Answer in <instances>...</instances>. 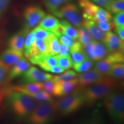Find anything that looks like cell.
<instances>
[{
    "label": "cell",
    "mask_w": 124,
    "mask_h": 124,
    "mask_svg": "<svg viewBox=\"0 0 124 124\" xmlns=\"http://www.w3.org/2000/svg\"><path fill=\"white\" fill-rule=\"evenodd\" d=\"M3 97L7 98L12 111L20 118L28 117L37 104L36 100L27 94L15 91H9L5 89L0 90V100Z\"/></svg>",
    "instance_id": "cell-1"
},
{
    "label": "cell",
    "mask_w": 124,
    "mask_h": 124,
    "mask_svg": "<svg viewBox=\"0 0 124 124\" xmlns=\"http://www.w3.org/2000/svg\"><path fill=\"white\" fill-rule=\"evenodd\" d=\"M110 77L103 78L97 83L90 85L82 93L85 103L91 104L103 99L110 93L114 92L117 82Z\"/></svg>",
    "instance_id": "cell-2"
},
{
    "label": "cell",
    "mask_w": 124,
    "mask_h": 124,
    "mask_svg": "<svg viewBox=\"0 0 124 124\" xmlns=\"http://www.w3.org/2000/svg\"><path fill=\"white\" fill-rule=\"evenodd\" d=\"M56 112L53 101H40L37 103L35 108L27 118L32 124H45L51 121Z\"/></svg>",
    "instance_id": "cell-3"
},
{
    "label": "cell",
    "mask_w": 124,
    "mask_h": 124,
    "mask_svg": "<svg viewBox=\"0 0 124 124\" xmlns=\"http://www.w3.org/2000/svg\"><path fill=\"white\" fill-rule=\"evenodd\" d=\"M103 105L113 121L122 122L124 119V98L122 94L111 93L104 98Z\"/></svg>",
    "instance_id": "cell-4"
},
{
    "label": "cell",
    "mask_w": 124,
    "mask_h": 124,
    "mask_svg": "<svg viewBox=\"0 0 124 124\" xmlns=\"http://www.w3.org/2000/svg\"><path fill=\"white\" fill-rule=\"evenodd\" d=\"M54 102L56 111L63 115H68L75 112L85 103L82 94L77 91L63 96Z\"/></svg>",
    "instance_id": "cell-5"
},
{
    "label": "cell",
    "mask_w": 124,
    "mask_h": 124,
    "mask_svg": "<svg viewBox=\"0 0 124 124\" xmlns=\"http://www.w3.org/2000/svg\"><path fill=\"white\" fill-rule=\"evenodd\" d=\"M60 18H65L75 27L82 26L83 18L80 14V9L77 5L74 3L68 2L60 7L54 14Z\"/></svg>",
    "instance_id": "cell-6"
},
{
    "label": "cell",
    "mask_w": 124,
    "mask_h": 124,
    "mask_svg": "<svg viewBox=\"0 0 124 124\" xmlns=\"http://www.w3.org/2000/svg\"><path fill=\"white\" fill-rule=\"evenodd\" d=\"M124 54L122 51H117L108 54L105 58L98 60L95 64V70L104 77H108L111 67L116 63H124Z\"/></svg>",
    "instance_id": "cell-7"
},
{
    "label": "cell",
    "mask_w": 124,
    "mask_h": 124,
    "mask_svg": "<svg viewBox=\"0 0 124 124\" xmlns=\"http://www.w3.org/2000/svg\"><path fill=\"white\" fill-rule=\"evenodd\" d=\"M25 56L31 63L38 65L44 57L48 56L46 39H35L30 50Z\"/></svg>",
    "instance_id": "cell-8"
},
{
    "label": "cell",
    "mask_w": 124,
    "mask_h": 124,
    "mask_svg": "<svg viewBox=\"0 0 124 124\" xmlns=\"http://www.w3.org/2000/svg\"><path fill=\"white\" fill-rule=\"evenodd\" d=\"M46 15V12L39 6H28L23 12V16L25 20L24 28L29 31L31 28L39 24Z\"/></svg>",
    "instance_id": "cell-9"
},
{
    "label": "cell",
    "mask_w": 124,
    "mask_h": 124,
    "mask_svg": "<svg viewBox=\"0 0 124 124\" xmlns=\"http://www.w3.org/2000/svg\"><path fill=\"white\" fill-rule=\"evenodd\" d=\"M83 48L88 58L93 61H98L110 54L103 43L94 40L89 44L83 46Z\"/></svg>",
    "instance_id": "cell-10"
},
{
    "label": "cell",
    "mask_w": 124,
    "mask_h": 124,
    "mask_svg": "<svg viewBox=\"0 0 124 124\" xmlns=\"http://www.w3.org/2000/svg\"><path fill=\"white\" fill-rule=\"evenodd\" d=\"M22 75V80L25 83L43 82L51 79L54 76L52 74L44 73L34 66L29 67Z\"/></svg>",
    "instance_id": "cell-11"
},
{
    "label": "cell",
    "mask_w": 124,
    "mask_h": 124,
    "mask_svg": "<svg viewBox=\"0 0 124 124\" xmlns=\"http://www.w3.org/2000/svg\"><path fill=\"white\" fill-rule=\"evenodd\" d=\"M78 85V78L69 80H59L55 82L52 94L56 97H63L70 93Z\"/></svg>",
    "instance_id": "cell-12"
},
{
    "label": "cell",
    "mask_w": 124,
    "mask_h": 124,
    "mask_svg": "<svg viewBox=\"0 0 124 124\" xmlns=\"http://www.w3.org/2000/svg\"><path fill=\"white\" fill-rule=\"evenodd\" d=\"M31 66L29 60L23 57L11 67L8 74L4 85H7L9 82L22 75Z\"/></svg>",
    "instance_id": "cell-13"
},
{
    "label": "cell",
    "mask_w": 124,
    "mask_h": 124,
    "mask_svg": "<svg viewBox=\"0 0 124 124\" xmlns=\"http://www.w3.org/2000/svg\"><path fill=\"white\" fill-rule=\"evenodd\" d=\"M102 43L105 44L110 54L124 50V40L110 31L105 33V38Z\"/></svg>",
    "instance_id": "cell-14"
},
{
    "label": "cell",
    "mask_w": 124,
    "mask_h": 124,
    "mask_svg": "<svg viewBox=\"0 0 124 124\" xmlns=\"http://www.w3.org/2000/svg\"><path fill=\"white\" fill-rule=\"evenodd\" d=\"M39 26L53 33L58 38L62 35L60 29V21L53 15H46L39 23Z\"/></svg>",
    "instance_id": "cell-15"
},
{
    "label": "cell",
    "mask_w": 124,
    "mask_h": 124,
    "mask_svg": "<svg viewBox=\"0 0 124 124\" xmlns=\"http://www.w3.org/2000/svg\"><path fill=\"white\" fill-rule=\"evenodd\" d=\"M78 85L80 87H85L99 82L104 78V76L95 69L89 70L78 75Z\"/></svg>",
    "instance_id": "cell-16"
},
{
    "label": "cell",
    "mask_w": 124,
    "mask_h": 124,
    "mask_svg": "<svg viewBox=\"0 0 124 124\" xmlns=\"http://www.w3.org/2000/svg\"><path fill=\"white\" fill-rule=\"evenodd\" d=\"M29 32L25 28L10 37L8 41L9 48L24 53L25 39L27 34Z\"/></svg>",
    "instance_id": "cell-17"
},
{
    "label": "cell",
    "mask_w": 124,
    "mask_h": 124,
    "mask_svg": "<svg viewBox=\"0 0 124 124\" xmlns=\"http://www.w3.org/2000/svg\"><path fill=\"white\" fill-rule=\"evenodd\" d=\"M89 32L93 40L102 42L105 36V32L101 30L95 21L83 18L82 25Z\"/></svg>",
    "instance_id": "cell-18"
},
{
    "label": "cell",
    "mask_w": 124,
    "mask_h": 124,
    "mask_svg": "<svg viewBox=\"0 0 124 124\" xmlns=\"http://www.w3.org/2000/svg\"><path fill=\"white\" fill-rule=\"evenodd\" d=\"M78 4L83 12V18L93 21L100 9V6L94 4L90 0H78Z\"/></svg>",
    "instance_id": "cell-19"
},
{
    "label": "cell",
    "mask_w": 124,
    "mask_h": 124,
    "mask_svg": "<svg viewBox=\"0 0 124 124\" xmlns=\"http://www.w3.org/2000/svg\"><path fill=\"white\" fill-rule=\"evenodd\" d=\"M23 57V52L9 48L1 53L0 55V60L5 64L12 67Z\"/></svg>",
    "instance_id": "cell-20"
},
{
    "label": "cell",
    "mask_w": 124,
    "mask_h": 124,
    "mask_svg": "<svg viewBox=\"0 0 124 124\" xmlns=\"http://www.w3.org/2000/svg\"><path fill=\"white\" fill-rule=\"evenodd\" d=\"M70 53L73 63H79L89 59L83 49V45L78 41H74L73 44L70 47Z\"/></svg>",
    "instance_id": "cell-21"
},
{
    "label": "cell",
    "mask_w": 124,
    "mask_h": 124,
    "mask_svg": "<svg viewBox=\"0 0 124 124\" xmlns=\"http://www.w3.org/2000/svg\"><path fill=\"white\" fill-rule=\"evenodd\" d=\"M60 29L62 35H67L74 40H77L78 37V30L66 20L60 21Z\"/></svg>",
    "instance_id": "cell-22"
},
{
    "label": "cell",
    "mask_w": 124,
    "mask_h": 124,
    "mask_svg": "<svg viewBox=\"0 0 124 124\" xmlns=\"http://www.w3.org/2000/svg\"><path fill=\"white\" fill-rule=\"evenodd\" d=\"M47 41V50L48 56H55L58 55L60 48V41L58 37L54 33L48 39Z\"/></svg>",
    "instance_id": "cell-23"
},
{
    "label": "cell",
    "mask_w": 124,
    "mask_h": 124,
    "mask_svg": "<svg viewBox=\"0 0 124 124\" xmlns=\"http://www.w3.org/2000/svg\"><path fill=\"white\" fill-rule=\"evenodd\" d=\"M72 0H44V3L46 9L54 14L60 7Z\"/></svg>",
    "instance_id": "cell-24"
},
{
    "label": "cell",
    "mask_w": 124,
    "mask_h": 124,
    "mask_svg": "<svg viewBox=\"0 0 124 124\" xmlns=\"http://www.w3.org/2000/svg\"><path fill=\"white\" fill-rule=\"evenodd\" d=\"M108 77H110L115 79H122L124 77V63H116L111 67L108 72Z\"/></svg>",
    "instance_id": "cell-25"
},
{
    "label": "cell",
    "mask_w": 124,
    "mask_h": 124,
    "mask_svg": "<svg viewBox=\"0 0 124 124\" xmlns=\"http://www.w3.org/2000/svg\"><path fill=\"white\" fill-rule=\"evenodd\" d=\"M56 58L58 62V65L64 70H69L72 67L73 61L70 54L65 56L56 55Z\"/></svg>",
    "instance_id": "cell-26"
},
{
    "label": "cell",
    "mask_w": 124,
    "mask_h": 124,
    "mask_svg": "<svg viewBox=\"0 0 124 124\" xmlns=\"http://www.w3.org/2000/svg\"><path fill=\"white\" fill-rule=\"evenodd\" d=\"M77 30L78 33V37L77 40L83 46L89 44L93 40L89 32L82 25L78 27Z\"/></svg>",
    "instance_id": "cell-27"
},
{
    "label": "cell",
    "mask_w": 124,
    "mask_h": 124,
    "mask_svg": "<svg viewBox=\"0 0 124 124\" xmlns=\"http://www.w3.org/2000/svg\"><path fill=\"white\" fill-rule=\"evenodd\" d=\"M105 8L108 12L113 14L123 12L124 10V0H113Z\"/></svg>",
    "instance_id": "cell-28"
},
{
    "label": "cell",
    "mask_w": 124,
    "mask_h": 124,
    "mask_svg": "<svg viewBox=\"0 0 124 124\" xmlns=\"http://www.w3.org/2000/svg\"><path fill=\"white\" fill-rule=\"evenodd\" d=\"M58 64L56 56H48L44 57L39 63V66L45 71H48L52 67Z\"/></svg>",
    "instance_id": "cell-29"
},
{
    "label": "cell",
    "mask_w": 124,
    "mask_h": 124,
    "mask_svg": "<svg viewBox=\"0 0 124 124\" xmlns=\"http://www.w3.org/2000/svg\"><path fill=\"white\" fill-rule=\"evenodd\" d=\"M93 66V61L87 59L79 63H73L72 67L78 72H84L89 71Z\"/></svg>",
    "instance_id": "cell-30"
},
{
    "label": "cell",
    "mask_w": 124,
    "mask_h": 124,
    "mask_svg": "<svg viewBox=\"0 0 124 124\" xmlns=\"http://www.w3.org/2000/svg\"><path fill=\"white\" fill-rule=\"evenodd\" d=\"M78 74L73 70H68L64 71L62 74L59 75H54L52 79L54 82L59 81V80H69L73 79L78 77Z\"/></svg>",
    "instance_id": "cell-31"
},
{
    "label": "cell",
    "mask_w": 124,
    "mask_h": 124,
    "mask_svg": "<svg viewBox=\"0 0 124 124\" xmlns=\"http://www.w3.org/2000/svg\"><path fill=\"white\" fill-rule=\"evenodd\" d=\"M32 31L35 35V39H39L46 40L48 39L53 33L48 31L46 30V29L43 28L39 27V25L38 27H35V28L32 29Z\"/></svg>",
    "instance_id": "cell-32"
},
{
    "label": "cell",
    "mask_w": 124,
    "mask_h": 124,
    "mask_svg": "<svg viewBox=\"0 0 124 124\" xmlns=\"http://www.w3.org/2000/svg\"><path fill=\"white\" fill-rule=\"evenodd\" d=\"M11 67L7 65L0 60V86L4 85Z\"/></svg>",
    "instance_id": "cell-33"
},
{
    "label": "cell",
    "mask_w": 124,
    "mask_h": 124,
    "mask_svg": "<svg viewBox=\"0 0 124 124\" xmlns=\"http://www.w3.org/2000/svg\"><path fill=\"white\" fill-rule=\"evenodd\" d=\"M35 39V35L32 31L29 32L27 34L25 39L24 46V55H25L28 54L29 51L30 50L31 46H32V43H33L34 40Z\"/></svg>",
    "instance_id": "cell-34"
},
{
    "label": "cell",
    "mask_w": 124,
    "mask_h": 124,
    "mask_svg": "<svg viewBox=\"0 0 124 124\" xmlns=\"http://www.w3.org/2000/svg\"><path fill=\"white\" fill-rule=\"evenodd\" d=\"M97 23L98 27L100 28L101 30L106 33L107 32L111 31L114 28V24L111 21V20H108V21H95Z\"/></svg>",
    "instance_id": "cell-35"
},
{
    "label": "cell",
    "mask_w": 124,
    "mask_h": 124,
    "mask_svg": "<svg viewBox=\"0 0 124 124\" xmlns=\"http://www.w3.org/2000/svg\"><path fill=\"white\" fill-rule=\"evenodd\" d=\"M112 20L113 21L115 27H121L124 26V12H121L115 14L114 17H113Z\"/></svg>",
    "instance_id": "cell-36"
},
{
    "label": "cell",
    "mask_w": 124,
    "mask_h": 124,
    "mask_svg": "<svg viewBox=\"0 0 124 124\" xmlns=\"http://www.w3.org/2000/svg\"><path fill=\"white\" fill-rule=\"evenodd\" d=\"M11 0H0V20L7 12L10 6Z\"/></svg>",
    "instance_id": "cell-37"
},
{
    "label": "cell",
    "mask_w": 124,
    "mask_h": 124,
    "mask_svg": "<svg viewBox=\"0 0 124 124\" xmlns=\"http://www.w3.org/2000/svg\"><path fill=\"white\" fill-rule=\"evenodd\" d=\"M54 83H55V82L52 79L43 82V90L46 91V92L48 93L51 95L52 90H53Z\"/></svg>",
    "instance_id": "cell-38"
},
{
    "label": "cell",
    "mask_w": 124,
    "mask_h": 124,
    "mask_svg": "<svg viewBox=\"0 0 124 124\" xmlns=\"http://www.w3.org/2000/svg\"><path fill=\"white\" fill-rule=\"evenodd\" d=\"M59 41L62 43H64L67 46H69V47L72 46L74 43V41H75V40L73 39L72 38H71V37L65 35H62L59 37Z\"/></svg>",
    "instance_id": "cell-39"
},
{
    "label": "cell",
    "mask_w": 124,
    "mask_h": 124,
    "mask_svg": "<svg viewBox=\"0 0 124 124\" xmlns=\"http://www.w3.org/2000/svg\"><path fill=\"white\" fill-rule=\"evenodd\" d=\"M70 54V47L64 43L60 42V48L58 55L65 56Z\"/></svg>",
    "instance_id": "cell-40"
},
{
    "label": "cell",
    "mask_w": 124,
    "mask_h": 124,
    "mask_svg": "<svg viewBox=\"0 0 124 124\" xmlns=\"http://www.w3.org/2000/svg\"><path fill=\"white\" fill-rule=\"evenodd\" d=\"M91 1L97 5L101 7H104L105 8L106 6L113 0H91Z\"/></svg>",
    "instance_id": "cell-41"
},
{
    "label": "cell",
    "mask_w": 124,
    "mask_h": 124,
    "mask_svg": "<svg viewBox=\"0 0 124 124\" xmlns=\"http://www.w3.org/2000/svg\"><path fill=\"white\" fill-rule=\"evenodd\" d=\"M115 32L117 33L118 36L121 39L124 40V26L116 27Z\"/></svg>",
    "instance_id": "cell-42"
},
{
    "label": "cell",
    "mask_w": 124,
    "mask_h": 124,
    "mask_svg": "<svg viewBox=\"0 0 124 124\" xmlns=\"http://www.w3.org/2000/svg\"><path fill=\"white\" fill-rule=\"evenodd\" d=\"M48 71L51 72H53V73L55 74H60L64 72L65 70L62 69V68L60 67V66H59L58 65H56V66L51 67V69L49 70Z\"/></svg>",
    "instance_id": "cell-43"
},
{
    "label": "cell",
    "mask_w": 124,
    "mask_h": 124,
    "mask_svg": "<svg viewBox=\"0 0 124 124\" xmlns=\"http://www.w3.org/2000/svg\"><path fill=\"white\" fill-rule=\"evenodd\" d=\"M2 34L0 33V48H1V45H2Z\"/></svg>",
    "instance_id": "cell-44"
}]
</instances>
